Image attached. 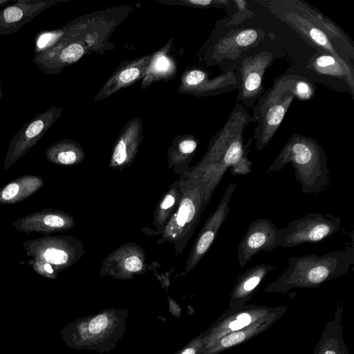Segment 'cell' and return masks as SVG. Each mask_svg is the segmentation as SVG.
<instances>
[{
	"instance_id": "cell-26",
	"label": "cell",
	"mask_w": 354,
	"mask_h": 354,
	"mask_svg": "<svg viewBox=\"0 0 354 354\" xmlns=\"http://www.w3.org/2000/svg\"><path fill=\"white\" fill-rule=\"evenodd\" d=\"M113 158L118 164H122L126 160V145L122 140H121L117 145L113 155Z\"/></svg>"
},
{
	"instance_id": "cell-16",
	"label": "cell",
	"mask_w": 354,
	"mask_h": 354,
	"mask_svg": "<svg viewBox=\"0 0 354 354\" xmlns=\"http://www.w3.org/2000/svg\"><path fill=\"white\" fill-rule=\"evenodd\" d=\"M307 68L319 75L335 77L342 80L348 86L351 94L354 93L353 66L333 55L317 52L308 60Z\"/></svg>"
},
{
	"instance_id": "cell-14",
	"label": "cell",
	"mask_w": 354,
	"mask_h": 354,
	"mask_svg": "<svg viewBox=\"0 0 354 354\" xmlns=\"http://www.w3.org/2000/svg\"><path fill=\"white\" fill-rule=\"evenodd\" d=\"M84 53V47L80 43L62 42L39 54H35L32 62L43 73L55 74L64 65L77 61Z\"/></svg>"
},
{
	"instance_id": "cell-2",
	"label": "cell",
	"mask_w": 354,
	"mask_h": 354,
	"mask_svg": "<svg viewBox=\"0 0 354 354\" xmlns=\"http://www.w3.org/2000/svg\"><path fill=\"white\" fill-rule=\"evenodd\" d=\"M288 163L306 194H319L328 186L329 169L324 148L313 138L294 132L281 149L267 173L281 170Z\"/></svg>"
},
{
	"instance_id": "cell-17",
	"label": "cell",
	"mask_w": 354,
	"mask_h": 354,
	"mask_svg": "<svg viewBox=\"0 0 354 354\" xmlns=\"http://www.w3.org/2000/svg\"><path fill=\"white\" fill-rule=\"evenodd\" d=\"M236 187V185L234 182L229 184L218 206L209 218L205 230L200 236L196 243V254L197 256H203L214 241L218 230L230 213L229 204Z\"/></svg>"
},
{
	"instance_id": "cell-8",
	"label": "cell",
	"mask_w": 354,
	"mask_h": 354,
	"mask_svg": "<svg viewBox=\"0 0 354 354\" xmlns=\"http://www.w3.org/2000/svg\"><path fill=\"white\" fill-rule=\"evenodd\" d=\"M273 60L272 53L261 51L252 56H244L237 62L234 67L238 89L236 102L246 109L252 108L266 91L262 80Z\"/></svg>"
},
{
	"instance_id": "cell-27",
	"label": "cell",
	"mask_w": 354,
	"mask_h": 354,
	"mask_svg": "<svg viewBox=\"0 0 354 354\" xmlns=\"http://www.w3.org/2000/svg\"><path fill=\"white\" fill-rule=\"evenodd\" d=\"M124 266L127 270L135 272L140 271L142 269V264L138 257L132 256L126 259Z\"/></svg>"
},
{
	"instance_id": "cell-29",
	"label": "cell",
	"mask_w": 354,
	"mask_h": 354,
	"mask_svg": "<svg viewBox=\"0 0 354 354\" xmlns=\"http://www.w3.org/2000/svg\"><path fill=\"white\" fill-rule=\"evenodd\" d=\"M197 147V143L194 140H185L179 145V149L183 153H192Z\"/></svg>"
},
{
	"instance_id": "cell-22",
	"label": "cell",
	"mask_w": 354,
	"mask_h": 354,
	"mask_svg": "<svg viewBox=\"0 0 354 354\" xmlns=\"http://www.w3.org/2000/svg\"><path fill=\"white\" fill-rule=\"evenodd\" d=\"M315 87L306 78L297 75L294 83V95L299 100H310L315 94Z\"/></svg>"
},
{
	"instance_id": "cell-11",
	"label": "cell",
	"mask_w": 354,
	"mask_h": 354,
	"mask_svg": "<svg viewBox=\"0 0 354 354\" xmlns=\"http://www.w3.org/2000/svg\"><path fill=\"white\" fill-rule=\"evenodd\" d=\"M279 229L268 218L254 221L238 245L239 265L243 268L257 253L270 252L279 246Z\"/></svg>"
},
{
	"instance_id": "cell-4",
	"label": "cell",
	"mask_w": 354,
	"mask_h": 354,
	"mask_svg": "<svg viewBox=\"0 0 354 354\" xmlns=\"http://www.w3.org/2000/svg\"><path fill=\"white\" fill-rule=\"evenodd\" d=\"M288 268L267 288L286 291L293 287H317L324 282L348 272L354 263L353 246L330 252L322 256L308 254L288 259Z\"/></svg>"
},
{
	"instance_id": "cell-33",
	"label": "cell",
	"mask_w": 354,
	"mask_h": 354,
	"mask_svg": "<svg viewBox=\"0 0 354 354\" xmlns=\"http://www.w3.org/2000/svg\"><path fill=\"white\" fill-rule=\"evenodd\" d=\"M228 328L231 330L234 331V330H239L244 328V326L242 324H241L239 321H237L236 319L230 323Z\"/></svg>"
},
{
	"instance_id": "cell-3",
	"label": "cell",
	"mask_w": 354,
	"mask_h": 354,
	"mask_svg": "<svg viewBox=\"0 0 354 354\" xmlns=\"http://www.w3.org/2000/svg\"><path fill=\"white\" fill-rule=\"evenodd\" d=\"M263 3L270 13L287 24L317 52L330 54L346 62L342 52L330 39L337 35V25L310 5L299 0H271Z\"/></svg>"
},
{
	"instance_id": "cell-21",
	"label": "cell",
	"mask_w": 354,
	"mask_h": 354,
	"mask_svg": "<svg viewBox=\"0 0 354 354\" xmlns=\"http://www.w3.org/2000/svg\"><path fill=\"white\" fill-rule=\"evenodd\" d=\"M234 10L233 13L227 19H224L223 21V27L237 25L241 21L250 17L252 13L247 9V1L245 0H233Z\"/></svg>"
},
{
	"instance_id": "cell-7",
	"label": "cell",
	"mask_w": 354,
	"mask_h": 354,
	"mask_svg": "<svg viewBox=\"0 0 354 354\" xmlns=\"http://www.w3.org/2000/svg\"><path fill=\"white\" fill-rule=\"evenodd\" d=\"M341 218L331 214L308 213L279 229V243L282 247L320 242L339 232Z\"/></svg>"
},
{
	"instance_id": "cell-28",
	"label": "cell",
	"mask_w": 354,
	"mask_h": 354,
	"mask_svg": "<svg viewBox=\"0 0 354 354\" xmlns=\"http://www.w3.org/2000/svg\"><path fill=\"white\" fill-rule=\"evenodd\" d=\"M139 74L140 71L137 68H129L120 74L119 79L124 83H128L137 78Z\"/></svg>"
},
{
	"instance_id": "cell-10",
	"label": "cell",
	"mask_w": 354,
	"mask_h": 354,
	"mask_svg": "<svg viewBox=\"0 0 354 354\" xmlns=\"http://www.w3.org/2000/svg\"><path fill=\"white\" fill-rule=\"evenodd\" d=\"M62 109L52 106L26 122L12 138L6 154L3 169H8L29 151L48 131Z\"/></svg>"
},
{
	"instance_id": "cell-1",
	"label": "cell",
	"mask_w": 354,
	"mask_h": 354,
	"mask_svg": "<svg viewBox=\"0 0 354 354\" xmlns=\"http://www.w3.org/2000/svg\"><path fill=\"white\" fill-rule=\"evenodd\" d=\"M254 122L248 109L236 102L227 121L212 138L209 153L212 190L216 187L227 169L234 175L252 172V162L248 158L252 139L243 142L246 127Z\"/></svg>"
},
{
	"instance_id": "cell-6",
	"label": "cell",
	"mask_w": 354,
	"mask_h": 354,
	"mask_svg": "<svg viewBox=\"0 0 354 354\" xmlns=\"http://www.w3.org/2000/svg\"><path fill=\"white\" fill-rule=\"evenodd\" d=\"M296 75L278 77L270 88L258 99L252 106V118L257 125L253 139L257 150L263 149L272 140L294 99V83Z\"/></svg>"
},
{
	"instance_id": "cell-9",
	"label": "cell",
	"mask_w": 354,
	"mask_h": 354,
	"mask_svg": "<svg viewBox=\"0 0 354 354\" xmlns=\"http://www.w3.org/2000/svg\"><path fill=\"white\" fill-rule=\"evenodd\" d=\"M266 33L261 28H239L224 27V32L213 45L212 61L216 64H235L245 56L247 51L257 47L264 39ZM234 69V68H233Z\"/></svg>"
},
{
	"instance_id": "cell-15",
	"label": "cell",
	"mask_w": 354,
	"mask_h": 354,
	"mask_svg": "<svg viewBox=\"0 0 354 354\" xmlns=\"http://www.w3.org/2000/svg\"><path fill=\"white\" fill-rule=\"evenodd\" d=\"M68 225V218L62 212L50 208L32 212L12 223L16 230L21 232L46 234L64 230Z\"/></svg>"
},
{
	"instance_id": "cell-30",
	"label": "cell",
	"mask_w": 354,
	"mask_h": 354,
	"mask_svg": "<svg viewBox=\"0 0 354 354\" xmlns=\"http://www.w3.org/2000/svg\"><path fill=\"white\" fill-rule=\"evenodd\" d=\"M169 66V61L165 56L158 57L154 63V68L158 71H167Z\"/></svg>"
},
{
	"instance_id": "cell-23",
	"label": "cell",
	"mask_w": 354,
	"mask_h": 354,
	"mask_svg": "<svg viewBox=\"0 0 354 354\" xmlns=\"http://www.w3.org/2000/svg\"><path fill=\"white\" fill-rule=\"evenodd\" d=\"M196 212L193 201L189 198L183 200L177 214L176 221L179 226L183 227L187 222L194 218Z\"/></svg>"
},
{
	"instance_id": "cell-20",
	"label": "cell",
	"mask_w": 354,
	"mask_h": 354,
	"mask_svg": "<svg viewBox=\"0 0 354 354\" xmlns=\"http://www.w3.org/2000/svg\"><path fill=\"white\" fill-rule=\"evenodd\" d=\"M64 142L54 143L46 151V159L55 164L68 165L77 160V153Z\"/></svg>"
},
{
	"instance_id": "cell-18",
	"label": "cell",
	"mask_w": 354,
	"mask_h": 354,
	"mask_svg": "<svg viewBox=\"0 0 354 354\" xmlns=\"http://www.w3.org/2000/svg\"><path fill=\"white\" fill-rule=\"evenodd\" d=\"M44 185V180L38 176H20L0 189V204L21 202L37 192Z\"/></svg>"
},
{
	"instance_id": "cell-34",
	"label": "cell",
	"mask_w": 354,
	"mask_h": 354,
	"mask_svg": "<svg viewBox=\"0 0 354 354\" xmlns=\"http://www.w3.org/2000/svg\"><path fill=\"white\" fill-rule=\"evenodd\" d=\"M3 97V91L1 89V78H0V101L2 100Z\"/></svg>"
},
{
	"instance_id": "cell-12",
	"label": "cell",
	"mask_w": 354,
	"mask_h": 354,
	"mask_svg": "<svg viewBox=\"0 0 354 354\" xmlns=\"http://www.w3.org/2000/svg\"><path fill=\"white\" fill-rule=\"evenodd\" d=\"M59 1L54 0H18L0 8V35L15 33L39 14Z\"/></svg>"
},
{
	"instance_id": "cell-5",
	"label": "cell",
	"mask_w": 354,
	"mask_h": 354,
	"mask_svg": "<svg viewBox=\"0 0 354 354\" xmlns=\"http://www.w3.org/2000/svg\"><path fill=\"white\" fill-rule=\"evenodd\" d=\"M127 316V308H111L84 317L66 326L64 339L71 348L109 352L125 335Z\"/></svg>"
},
{
	"instance_id": "cell-24",
	"label": "cell",
	"mask_w": 354,
	"mask_h": 354,
	"mask_svg": "<svg viewBox=\"0 0 354 354\" xmlns=\"http://www.w3.org/2000/svg\"><path fill=\"white\" fill-rule=\"evenodd\" d=\"M203 346L204 337L203 334L201 333L180 348L174 354H202Z\"/></svg>"
},
{
	"instance_id": "cell-13",
	"label": "cell",
	"mask_w": 354,
	"mask_h": 354,
	"mask_svg": "<svg viewBox=\"0 0 354 354\" xmlns=\"http://www.w3.org/2000/svg\"><path fill=\"white\" fill-rule=\"evenodd\" d=\"M60 241L57 236L46 234L38 239L27 240L22 244L30 260L48 263L55 270H59L68 264L70 259Z\"/></svg>"
},
{
	"instance_id": "cell-19",
	"label": "cell",
	"mask_w": 354,
	"mask_h": 354,
	"mask_svg": "<svg viewBox=\"0 0 354 354\" xmlns=\"http://www.w3.org/2000/svg\"><path fill=\"white\" fill-rule=\"evenodd\" d=\"M274 268L270 264L262 263L247 270L237 281L232 291L233 298L243 299L249 297L266 274Z\"/></svg>"
},
{
	"instance_id": "cell-31",
	"label": "cell",
	"mask_w": 354,
	"mask_h": 354,
	"mask_svg": "<svg viewBox=\"0 0 354 354\" xmlns=\"http://www.w3.org/2000/svg\"><path fill=\"white\" fill-rule=\"evenodd\" d=\"M236 320L242 324L244 327H245L250 324L252 318L248 313H241L238 315Z\"/></svg>"
},
{
	"instance_id": "cell-32",
	"label": "cell",
	"mask_w": 354,
	"mask_h": 354,
	"mask_svg": "<svg viewBox=\"0 0 354 354\" xmlns=\"http://www.w3.org/2000/svg\"><path fill=\"white\" fill-rule=\"evenodd\" d=\"M174 198L172 196L167 195L162 202L160 207L163 209H168L174 205Z\"/></svg>"
},
{
	"instance_id": "cell-25",
	"label": "cell",
	"mask_w": 354,
	"mask_h": 354,
	"mask_svg": "<svg viewBox=\"0 0 354 354\" xmlns=\"http://www.w3.org/2000/svg\"><path fill=\"white\" fill-rule=\"evenodd\" d=\"M206 76V73L201 70H194L189 72L186 77V83L189 86H196Z\"/></svg>"
}]
</instances>
